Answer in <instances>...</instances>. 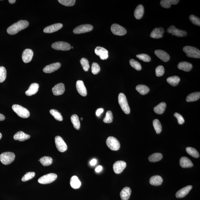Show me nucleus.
<instances>
[{
	"label": "nucleus",
	"mask_w": 200,
	"mask_h": 200,
	"mask_svg": "<svg viewBox=\"0 0 200 200\" xmlns=\"http://www.w3.org/2000/svg\"><path fill=\"white\" fill-rule=\"evenodd\" d=\"M29 25V23L28 21L26 20H20L9 27L7 30V33L9 35H15L20 31L26 29Z\"/></svg>",
	"instance_id": "1"
},
{
	"label": "nucleus",
	"mask_w": 200,
	"mask_h": 200,
	"mask_svg": "<svg viewBox=\"0 0 200 200\" xmlns=\"http://www.w3.org/2000/svg\"><path fill=\"white\" fill-rule=\"evenodd\" d=\"M183 50L189 58H200V51L196 48L187 46H184Z\"/></svg>",
	"instance_id": "2"
},
{
	"label": "nucleus",
	"mask_w": 200,
	"mask_h": 200,
	"mask_svg": "<svg viewBox=\"0 0 200 200\" xmlns=\"http://www.w3.org/2000/svg\"><path fill=\"white\" fill-rule=\"evenodd\" d=\"M12 109L20 117L23 118H27L30 116V112L28 110L21 105H13L12 106Z\"/></svg>",
	"instance_id": "3"
},
{
	"label": "nucleus",
	"mask_w": 200,
	"mask_h": 200,
	"mask_svg": "<svg viewBox=\"0 0 200 200\" xmlns=\"http://www.w3.org/2000/svg\"><path fill=\"white\" fill-rule=\"evenodd\" d=\"M15 155L12 152H5L0 155V161L1 163L5 165H9L13 162Z\"/></svg>",
	"instance_id": "4"
},
{
	"label": "nucleus",
	"mask_w": 200,
	"mask_h": 200,
	"mask_svg": "<svg viewBox=\"0 0 200 200\" xmlns=\"http://www.w3.org/2000/svg\"><path fill=\"white\" fill-rule=\"evenodd\" d=\"M118 102L119 105L124 112L126 114L130 113V109L126 97L123 93H120L118 96Z\"/></svg>",
	"instance_id": "5"
},
{
	"label": "nucleus",
	"mask_w": 200,
	"mask_h": 200,
	"mask_svg": "<svg viewBox=\"0 0 200 200\" xmlns=\"http://www.w3.org/2000/svg\"><path fill=\"white\" fill-rule=\"evenodd\" d=\"M107 145L111 150L116 151L120 148V143L118 140L113 136L109 137L106 141Z\"/></svg>",
	"instance_id": "6"
},
{
	"label": "nucleus",
	"mask_w": 200,
	"mask_h": 200,
	"mask_svg": "<svg viewBox=\"0 0 200 200\" xmlns=\"http://www.w3.org/2000/svg\"><path fill=\"white\" fill-rule=\"evenodd\" d=\"M57 175L55 173H50L43 175L38 180L39 183L43 184H50L57 179Z\"/></svg>",
	"instance_id": "7"
},
{
	"label": "nucleus",
	"mask_w": 200,
	"mask_h": 200,
	"mask_svg": "<svg viewBox=\"0 0 200 200\" xmlns=\"http://www.w3.org/2000/svg\"><path fill=\"white\" fill-rule=\"evenodd\" d=\"M52 48L56 50L69 51L71 49V45L66 42L59 41L53 43Z\"/></svg>",
	"instance_id": "8"
},
{
	"label": "nucleus",
	"mask_w": 200,
	"mask_h": 200,
	"mask_svg": "<svg viewBox=\"0 0 200 200\" xmlns=\"http://www.w3.org/2000/svg\"><path fill=\"white\" fill-rule=\"evenodd\" d=\"M55 143L57 149L61 152H65L68 149V146L62 138L57 136L55 138Z\"/></svg>",
	"instance_id": "9"
},
{
	"label": "nucleus",
	"mask_w": 200,
	"mask_h": 200,
	"mask_svg": "<svg viewBox=\"0 0 200 200\" xmlns=\"http://www.w3.org/2000/svg\"><path fill=\"white\" fill-rule=\"evenodd\" d=\"M167 32L172 34V35H175L178 37H184L187 35V32L186 31L176 28V27L173 25L170 26L167 29Z\"/></svg>",
	"instance_id": "10"
},
{
	"label": "nucleus",
	"mask_w": 200,
	"mask_h": 200,
	"mask_svg": "<svg viewBox=\"0 0 200 200\" xmlns=\"http://www.w3.org/2000/svg\"><path fill=\"white\" fill-rule=\"evenodd\" d=\"M93 26L91 25H83L77 26L73 30L74 33L76 34H81L89 32L93 30Z\"/></svg>",
	"instance_id": "11"
},
{
	"label": "nucleus",
	"mask_w": 200,
	"mask_h": 200,
	"mask_svg": "<svg viewBox=\"0 0 200 200\" xmlns=\"http://www.w3.org/2000/svg\"><path fill=\"white\" fill-rule=\"evenodd\" d=\"M111 30L114 35L118 36H123L127 33V31L124 28L117 24H114L111 26Z\"/></svg>",
	"instance_id": "12"
},
{
	"label": "nucleus",
	"mask_w": 200,
	"mask_h": 200,
	"mask_svg": "<svg viewBox=\"0 0 200 200\" xmlns=\"http://www.w3.org/2000/svg\"><path fill=\"white\" fill-rule=\"evenodd\" d=\"M126 167V164L123 161H117L113 165V170L114 173L119 174L122 173Z\"/></svg>",
	"instance_id": "13"
},
{
	"label": "nucleus",
	"mask_w": 200,
	"mask_h": 200,
	"mask_svg": "<svg viewBox=\"0 0 200 200\" xmlns=\"http://www.w3.org/2000/svg\"><path fill=\"white\" fill-rule=\"evenodd\" d=\"M95 53L100 57L102 60H106L108 58V52L106 49L103 47L98 46L94 50Z\"/></svg>",
	"instance_id": "14"
},
{
	"label": "nucleus",
	"mask_w": 200,
	"mask_h": 200,
	"mask_svg": "<svg viewBox=\"0 0 200 200\" xmlns=\"http://www.w3.org/2000/svg\"><path fill=\"white\" fill-rule=\"evenodd\" d=\"M61 64L60 63H52L45 67L43 69V71L45 73H51L58 70Z\"/></svg>",
	"instance_id": "15"
},
{
	"label": "nucleus",
	"mask_w": 200,
	"mask_h": 200,
	"mask_svg": "<svg viewBox=\"0 0 200 200\" xmlns=\"http://www.w3.org/2000/svg\"><path fill=\"white\" fill-rule=\"evenodd\" d=\"M33 56V52L31 49H26L23 52L22 54V59L24 62H29L32 60Z\"/></svg>",
	"instance_id": "16"
},
{
	"label": "nucleus",
	"mask_w": 200,
	"mask_h": 200,
	"mask_svg": "<svg viewBox=\"0 0 200 200\" xmlns=\"http://www.w3.org/2000/svg\"><path fill=\"white\" fill-rule=\"evenodd\" d=\"M62 27V24L58 23L47 26L44 29L43 32L45 33H52L60 30Z\"/></svg>",
	"instance_id": "17"
},
{
	"label": "nucleus",
	"mask_w": 200,
	"mask_h": 200,
	"mask_svg": "<svg viewBox=\"0 0 200 200\" xmlns=\"http://www.w3.org/2000/svg\"><path fill=\"white\" fill-rule=\"evenodd\" d=\"M76 88L80 95L83 97H85L87 94V92L86 87L85 86L82 80H77L76 83Z\"/></svg>",
	"instance_id": "18"
},
{
	"label": "nucleus",
	"mask_w": 200,
	"mask_h": 200,
	"mask_svg": "<svg viewBox=\"0 0 200 200\" xmlns=\"http://www.w3.org/2000/svg\"><path fill=\"white\" fill-rule=\"evenodd\" d=\"M65 85L62 83H59L55 85L52 89L53 93L55 96L62 94L65 92Z\"/></svg>",
	"instance_id": "19"
},
{
	"label": "nucleus",
	"mask_w": 200,
	"mask_h": 200,
	"mask_svg": "<svg viewBox=\"0 0 200 200\" xmlns=\"http://www.w3.org/2000/svg\"><path fill=\"white\" fill-rule=\"evenodd\" d=\"M164 33V29L162 28H155L150 34L151 38L159 39L162 38Z\"/></svg>",
	"instance_id": "20"
},
{
	"label": "nucleus",
	"mask_w": 200,
	"mask_h": 200,
	"mask_svg": "<svg viewBox=\"0 0 200 200\" xmlns=\"http://www.w3.org/2000/svg\"><path fill=\"white\" fill-rule=\"evenodd\" d=\"M155 54L158 58L162 61L167 62L170 59V57L167 52L162 50H157L155 51Z\"/></svg>",
	"instance_id": "21"
},
{
	"label": "nucleus",
	"mask_w": 200,
	"mask_h": 200,
	"mask_svg": "<svg viewBox=\"0 0 200 200\" xmlns=\"http://www.w3.org/2000/svg\"><path fill=\"white\" fill-rule=\"evenodd\" d=\"M192 188V185H188L181 189L177 192L176 194V197L178 198L184 197L190 192Z\"/></svg>",
	"instance_id": "22"
},
{
	"label": "nucleus",
	"mask_w": 200,
	"mask_h": 200,
	"mask_svg": "<svg viewBox=\"0 0 200 200\" xmlns=\"http://www.w3.org/2000/svg\"><path fill=\"white\" fill-rule=\"evenodd\" d=\"M30 135L26 134L22 131H19L15 133L13 136V138L15 140H18L20 142L24 141L30 138Z\"/></svg>",
	"instance_id": "23"
},
{
	"label": "nucleus",
	"mask_w": 200,
	"mask_h": 200,
	"mask_svg": "<svg viewBox=\"0 0 200 200\" xmlns=\"http://www.w3.org/2000/svg\"><path fill=\"white\" fill-rule=\"evenodd\" d=\"M39 85L37 83H33L30 85L28 89L25 92V94L28 96H31L35 94L38 92Z\"/></svg>",
	"instance_id": "24"
},
{
	"label": "nucleus",
	"mask_w": 200,
	"mask_h": 200,
	"mask_svg": "<svg viewBox=\"0 0 200 200\" xmlns=\"http://www.w3.org/2000/svg\"><path fill=\"white\" fill-rule=\"evenodd\" d=\"M131 190L130 187H124L120 193L121 199L122 200H128L131 196Z\"/></svg>",
	"instance_id": "25"
},
{
	"label": "nucleus",
	"mask_w": 200,
	"mask_h": 200,
	"mask_svg": "<svg viewBox=\"0 0 200 200\" xmlns=\"http://www.w3.org/2000/svg\"><path fill=\"white\" fill-rule=\"evenodd\" d=\"M192 67L193 66L191 63L187 62H181L178 65V69L185 72H189L191 71Z\"/></svg>",
	"instance_id": "26"
},
{
	"label": "nucleus",
	"mask_w": 200,
	"mask_h": 200,
	"mask_svg": "<svg viewBox=\"0 0 200 200\" xmlns=\"http://www.w3.org/2000/svg\"><path fill=\"white\" fill-rule=\"evenodd\" d=\"M180 165L181 167L184 168H188L193 167V164L192 161L188 158L182 157L180 160Z\"/></svg>",
	"instance_id": "27"
},
{
	"label": "nucleus",
	"mask_w": 200,
	"mask_h": 200,
	"mask_svg": "<svg viewBox=\"0 0 200 200\" xmlns=\"http://www.w3.org/2000/svg\"><path fill=\"white\" fill-rule=\"evenodd\" d=\"M179 0H162L160 4L162 7L165 8H170L172 5H175L179 3Z\"/></svg>",
	"instance_id": "28"
},
{
	"label": "nucleus",
	"mask_w": 200,
	"mask_h": 200,
	"mask_svg": "<svg viewBox=\"0 0 200 200\" xmlns=\"http://www.w3.org/2000/svg\"><path fill=\"white\" fill-rule=\"evenodd\" d=\"M144 13V8L142 4H139L136 7L134 11V16L137 19H140L142 18Z\"/></svg>",
	"instance_id": "29"
},
{
	"label": "nucleus",
	"mask_w": 200,
	"mask_h": 200,
	"mask_svg": "<svg viewBox=\"0 0 200 200\" xmlns=\"http://www.w3.org/2000/svg\"><path fill=\"white\" fill-rule=\"evenodd\" d=\"M163 181V180L160 176L155 175L150 178L149 182L152 185L159 186L162 184Z\"/></svg>",
	"instance_id": "30"
},
{
	"label": "nucleus",
	"mask_w": 200,
	"mask_h": 200,
	"mask_svg": "<svg viewBox=\"0 0 200 200\" xmlns=\"http://www.w3.org/2000/svg\"><path fill=\"white\" fill-rule=\"evenodd\" d=\"M166 107V103L165 102H162L155 107L153 110L156 114H163L165 112Z\"/></svg>",
	"instance_id": "31"
},
{
	"label": "nucleus",
	"mask_w": 200,
	"mask_h": 200,
	"mask_svg": "<svg viewBox=\"0 0 200 200\" xmlns=\"http://www.w3.org/2000/svg\"><path fill=\"white\" fill-rule=\"evenodd\" d=\"M70 184L73 188L77 189L80 188L81 183L77 176H74L71 178Z\"/></svg>",
	"instance_id": "32"
},
{
	"label": "nucleus",
	"mask_w": 200,
	"mask_h": 200,
	"mask_svg": "<svg viewBox=\"0 0 200 200\" xmlns=\"http://www.w3.org/2000/svg\"><path fill=\"white\" fill-rule=\"evenodd\" d=\"M136 89L142 95H145L149 92V88L143 85H139L136 86Z\"/></svg>",
	"instance_id": "33"
},
{
	"label": "nucleus",
	"mask_w": 200,
	"mask_h": 200,
	"mask_svg": "<svg viewBox=\"0 0 200 200\" xmlns=\"http://www.w3.org/2000/svg\"><path fill=\"white\" fill-rule=\"evenodd\" d=\"M180 79L178 76H174L168 77L167 81L171 86H176L179 84Z\"/></svg>",
	"instance_id": "34"
},
{
	"label": "nucleus",
	"mask_w": 200,
	"mask_h": 200,
	"mask_svg": "<svg viewBox=\"0 0 200 200\" xmlns=\"http://www.w3.org/2000/svg\"><path fill=\"white\" fill-rule=\"evenodd\" d=\"M200 98V92L192 93L187 96L186 101L187 102H194L199 100Z\"/></svg>",
	"instance_id": "35"
},
{
	"label": "nucleus",
	"mask_w": 200,
	"mask_h": 200,
	"mask_svg": "<svg viewBox=\"0 0 200 200\" xmlns=\"http://www.w3.org/2000/svg\"><path fill=\"white\" fill-rule=\"evenodd\" d=\"M40 163L43 166H48L52 164L53 159L49 156H43L39 159Z\"/></svg>",
	"instance_id": "36"
},
{
	"label": "nucleus",
	"mask_w": 200,
	"mask_h": 200,
	"mask_svg": "<svg viewBox=\"0 0 200 200\" xmlns=\"http://www.w3.org/2000/svg\"><path fill=\"white\" fill-rule=\"evenodd\" d=\"M71 120L75 129L79 130L80 128V122L78 116L74 114L71 117Z\"/></svg>",
	"instance_id": "37"
},
{
	"label": "nucleus",
	"mask_w": 200,
	"mask_h": 200,
	"mask_svg": "<svg viewBox=\"0 0 200 200\" xmlns=\"http://www.w3.org/2000/svg\"><path fill=\"white\" fill-rule=\"evenodd\" d=\"M163 155L161 153H153L149 157V160L150 162H155L161 160L162 159Z\"/></svg>",
	"instance_id": "38"
},
{
	"label": "nucleus",
	"mask_w": 200,
	"mask_h": 200,
	"mask_svg": "<svg viewBox=\"0 0 200 200\" xmlns=\"http://www.w3.org/2000/svg\"><path fill=\"white\" fill-rule=\"evenodd\" d=\"M186 151L190 156L194 158H198L199 157V154L197 150L192 147H187L186 148Z\"/></svg>",
	"instance_id": "39"
},
{
	"label": "nucleus",
	"mask_w": 200,
	"mask_h": 200,
	"mask_svg": "<svg viewBox=\"0 0 200 200\" xmlns=\"http://www.w3.org/2000/svg\"><path fill=\"white\" fill-rule=\"evenodd\" d=\"M50 113L51 115L54 117L56 120L59 121H62L63 119L62 116L61 114L57 110L51 109L50 111Z\"/></svg>",
	"instance_id": "40"
},
{
	"label": "nucleus",
	"mask_w": 200,
	"mask_h": 200,
	"mask_svg": "<svg viewBox=\"0 0 200 200\" xmlns=\"http://www.w3.org/2000/svg\"><path fill=\"white\" fill-rule=\"evenodd\" d=\"M153 124L156 133L159 134L162 131V127L160 122L157 119H155L153 122Z\"/></svg>",
	"instance_id": "41"
},
{
	"label": "nucleus",
	"mask_w": 200,
	"mask_h": 200,
	"mask_svg": "<svg viewBox=\"0 0 200 200\" xmlns=\"http://www.w3.org/2000/svg\"><path fill=\"white\" fill-rule=\"evenodd\" d=\"M129 63L131 66L132 68H134V69L138 71H141L142 69L141 65L140 63L136 60L133 59H131L130 60Z\"/></svg>",
	"instance_id": "42"
},
{
	"label": "nucleus",
	"mask_w": 200,
	"mask_h": 200,
	"mask_svg": "<svg viewBox=\"0 0 200 200\" xmlns=\"http://www.w3.org/2000/svg\"><path fill=\"white\" fill-rule=\"evenodd\" d=\"M113 116L112 112L110 111L107 112L103 121L105 123H110L113 122Z\"/></svg>",
	"instance_id": "43"
},
{
	"label": "nucleus",
	"mask_w": 200,
	"mask_h": 200,
	"mask_svg": "<svg viewBox=\"0 0 200 200\" xmlns=\"http://www.w3.org/2000/svg\"><path fill=\"white\" fill-rule=\"evenodd\" d=\"M80 63L82 66H83L84 71L87 72V71L89 70L90 66L89 62L88 61L87 59L85 58H82L80 60Z\"/></svg>",
	"instance_id": "44"
},
{
	"label": "nucleus",
	"mask_w": 200,
	"mask_h": 200,
	"mask_svg": "<svg viewBox=\"0 0 200 200\" xmlns=\"http://www.w3.org/2000/svg\"><path fill=\"white\" fill-rule=\"evenodd\" d=\"M7 77V71L3 66L0 67V83H2L5 80Z\"/></svg>",
	"instance_id": "45"
},
{
	"label": "nucleus",
	"mask_w": 200,
	"mask_h": 200,
	"mask_svg": "<svg viewBox=\"0 0 200 200\" xmlns=\"http://www.w3.org/2000/svg\"><path fill=\"white\" fill-rule=\"evenodd\" d=\"M60 4L66 7H72L75 4V0H58Z\"/></svg>",
	"instance_id": "46"
},
{
	"label": "nucleus",
	"mask_w": 200,
	"mask_h": 200,
	"mask_svg": "<svg viewBox=\"0 0 200 200\" xmlns=\"http://www.w3.org/2000/svg\"><path fill=\"white\" fill-rule=\"evenodd\" d=\"M136 57L139 59L142 60L144 62H150L151 61V59L149 55L146 54H141L136 55Z\"/></svg>",
	"instance_id": "47"
},
{
	"label": "nucleus",
	"mask_w": 200,
	"mask_h": 200,
	"mask_svg": "<svg viewBox=\"0 0 200 200\" xmlns=\"http://www.w3.org/2000/svg\"><path fill=\"white\" fill-rule=\"evenodd\" d=\"M35 173L34 172H29L26 173L25 175L23 176L22 181L23 182H26L32 179L35 176Z\"/></svg>",
	"instance_id": "48"
},
{
	"label": "nucleus",
	"mask_w": 200,
	"mask_h": 200,
	"mask_svg": "<svg viewBox=\"0 0 200 200\" xmlns=\"http://www.w3.org/2000/svg\"><path fill=\"white\" fill-rule=\"evenodd\" d=\"M190 19L192 24L197 26H200V19L198 17L193 15H190Z\"/></svg>",
	"instance_id": "49"
},
{
	"label": "nucleus",
	"mask_w": 200,
	"mask_h": 200,
	"mask_svg": "<svg viewBox=\"0 0 200 200\" xmlns=\"http://www.w3.org/2000/svg\"><path fill=\"white\" fill-rule=\"evenodd\" d=\"M155 72L156 76L160 77L163 75L165 73V69L163 66L160 65L156 67Z\"/></svg>",
	"instance_id": "50"
},
{
	"label": "nucleus",
	"mask_w": 200,
	"mask_h": 200,
	"mask_svg": "<svg viewBox=\"0 0 200 200\" xmlns=\"http://www.w3.org/2000/svg\"><path fill=\"white\" fill-rule=\"evenodd\" d=\"M100 67L97 63H93L92 65V72L94 75H96L100 72Z\"/></svg>",
	"instance_id": "51"
},
{
	"label": "nucleus",
	"mask_w": 200,
	"mask_h": 200,
	"mask_svg": "<svg viewBox=\"0 0 200 200\" xmlns=\"http://www.w3.org/2000/svg\"><path fill=\"white\" fill-rule=\"evenodd\" d=\"M174 115L178 119V123L180 125H182L184 122V119L182 116L181 114L178 113H175Z\"/></svg>",
	"instance_id": "52"
},
{
	"label": "nucleus",
	"mask_w": 200,
	"mask_h": 200,
	"mask_svg": "<svg viewBox=\"0 0 200 200\" xmlns=\"http://www.w3.org/2000/svg\"><path fill=\"white\" fill-rule=\"evenodd\" d=\"M104 109L103 108H100L97 109L96 111V115L97 117H99L100 115V114L103 112Z\"/></svg>",
	"instance_id": "53"
},
{
	"label": "nucleus",
	"mask_w": 200,
	"mask_h": 200,
	"mask_svg": "<svg viewBox=\"0 0 200 200\" xmlns=\"http://www.w3.org/2000/svg\"><path fill=\"white\" fill-rule=\"evenodd\" d=\"M102 170V167L101 166H98V167H96V168L95 169V171L97 173L100 172Z\"/></svg>",
	"instance_id": "54"
},
{
	"label": "nucleus",
	"mask_w": 200,
	"mask_h": 200,
	"mask_svg": "<svg viewBox=\"0 0 200 200\" xmlns=\"http://www.w3.org/2000/svg\"><path fill=\"white\" fill-rule=\"evenodd\" d=\"M97 163V160L96 159H93L91 161L90 164L92 166H94Z\"/></svg>",
	"instance_id": "55"
},
{
	"label": "nucleus",
	"mask_w": 200,
	"mask_h": 200,
	"mask_svg": "<svg viewBox=\"0 0 200 200\" xmlns=\"http://www.w3.org/2000/svg\"><path fill=\"white\" fill-rule=\"evenodd\" d=\"M5 118V117L3 114H0V121L4 120Z\"/></svg>",
	"instance_id": "56"
},
{
	"label": "nucleus",
	"mask_w": 200,
	"mask_h": 200,
	"mask_svg": "<svg viewBox=\"0 0 200 200\" xmlns=\"http://www.w3.org/2000/svg\"><path fill=\"white\" fill-rule=\"evenodd\" d=\"M8 1L11 4H13L16 2V1L15 0H9Z\"/></svg>",
	"instance_id": "57"
},
{
	"label": "nucleus",
	"mask_w": 200,
	"mask_h": 200,
	"mask_svg": "<svg viewBox=\"0 0 200 200\" xmlns=\"http://www.w3.org/2000/svg\"><path fill=\"white\" fill-rule=\"evenodd\" d=\"M2 138V135H1V133H0V140Z\"/></svg>",
	"instance_id": "58"
},
{
	"label": "nucleus",
	"mask_w": 200,
	"mask_h": 200,
	"mask_svg": "<svg viewBox=\"0 0 200 200\" xmlns=\"http://www.w3.org/2000/svg\"><path fill=\"white\" fill-rule=\"evenodd\" d=\"M74 47H71V48L73 49V48Z\"/></svg>",
	"instance_id": "59"
},
{
	"label": "nucleus",
	"mask_w": 200,
	"mask_h": 200,
	"mask_svg": "<svg viewBox=\"0 0 200 200\" xmlns=\"http://www.w3.org/2000/svg\"><path fill=\"white\" fill-rule=\"evenodd\" d=\"M81 120H83V118H81Z\"/></svg>",
	"instance_id": "60"
}]
</instances>
